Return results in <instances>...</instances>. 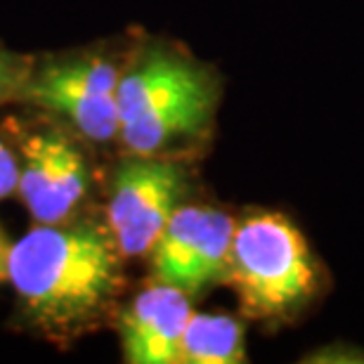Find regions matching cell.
I'll use <instances>...</instances> for the list:
<instances>
[{
  "instance_id": "6da1fadb",
  "label": "cell",
  "mask_w": 364,
  "mask_h": 364,
  "mask_svg": "<svg viewBox=\"0 0 364 364\" xmlns=\"http://www.w3.org/2000/svg\"><path fill=\"white\" fill-rule=\"evenodd\" d=\"M123 253L109 228L92 223L36 225L12 242L7 282L21 317L55 343L81 336L121 289Z\"/></svg>"
},
{
  "instance_id": "7a4b0ae2",
  "label": "cell",
  "mask_w": 364,
  "mask_h": 364,
  "mask_svg": "<svg viewBox=\"0 0 364 364\" xmlns=\"http://www.w3.org/2000/svg\"><path fill=\"white\" fill-rule=\"evenodd\" d=\"M116 100L119 137L130 154H161L208 126L218 88L201 64L173 50L151 48L121 74Z\"/></svg>"
},
{
  "instance_id": "3957f363",
  "label": "cell",
  "mask_w": 364,
  "mask_h": 364,
  "mask_svg": "<svg viewBox=\"0 0 364 364\" xmlns=\"http://www.w3.org/2000/svg\"><path fill=\"white\" fill-rule=\"evenodd\" d=\"M228 277L244 312L256 319L289 315L317 289L308 242L279 213H253L237 223Z\"/></svg>"
},
{
  "instance_id": "277c9868",
  "label": "cell",
  "mask_w": 364,
  "mask_h": 364,
  "mask_svg": "<svg viewBox=\"0 0 364 364\" xmlns=\"http://www.w3.org/2000/svg\"><path fill=\"white\" fill-rule=\"evenodd\" d=\"M185 192L182 168L159 154H130L114 173L107 223L123 258L147 256Z\"/></svg>"
},
{
  "instance_id": "5b68a950",
  "label": "cell",
  "mask_w": 364,
  "mask_h": 364,
  "mask_svg": "<svg viewBox=\"0 0 364 364\" xmlns=\"http://www.w3.org/2000/svg\"><path fill=\"white\" fill-rule=\"evenodd\" d=\"M121 71L102 57L55 62L31 71L19 97L67 119L83 137L107 142L119 137V92Z\"/></svg>"
},
{
  "instance_id": "8992f818",
  "label": "cell",
  "mask_w": 364,
  "mask_h": 364,
  "mask_svg": "<svg viewBox=\"0 0 364 364\" xmlns=\"http://www.w3.org/2000/svg\"><path fill=\"white\" fill-rule=\"evenodd\" d=\"M237 223L206 206H178L151 249V274L187 296L228 274Z\"/></svg>"
},
{
  "instance_id": "52a82bcc",
  "label": "cell",
  "mask_w": 364,
  "mask_h": 364,
  "mask_svg": "<svg viewBox=\"0 0 364 364\" xmlns=\"http://www.w3.org/2000/svg\"><path fill=\"white\" fill-rule=\"evenodd\" d=\"M88 187V161L67 135L48 130L24 142L17 192L38 225L71 220Z\"/></svg>"
},
{
  "instance_id": "ba28073f",
  "label": "cell",
  "mask_w": 364,
  "mask_h": 364,
  "mask_svg": "<svg viewBox=\"0 0 364 364\" xmlns=\"http://www.w3.org/2000/svg\"><path fill=\"white\" fill-rule=\"evenodd\" d=\"M189 317V296L176 287L156 282L137 294L119 319L126 362L178 364Z\"/></svg>"
},
{
  "instance_id": "9c48e42d",
  "label": "cell",
  "mask_w": 364,
  "mask_h": 364,
  "mask_svg": "<svg viewBox=\"0 0 364 364\" xmlns=\"http://www.w3.org/2000/svg\"><path fill=\"white\" fill-rule=\"evenodd\" d=\"M246 360L244 326L230 315L192 312L182 336L180 362L185 364H239Z\"/></svg>"
},
{
  "instance_id": "30bf717a",
  "label": "cell",
  "mask_w": 364,
  "mask_h": 364,
  "mask_svg": "<svg viewBox=\"0 0 364 364\" xmlns=\"http://www.w3.org/2000/svg\"><path fill=\"white\" fill-rule=\"evenodd\" d=\"M31 67L24 57L12 55L7 50L0 48V102L7 97H14V95H21L24 85L31 76Z\"/></svg>"
},
{
  "instance_id": "8fae6325",
  "label": "cell",
  "mask_w": 364,
  "mask_h": 364,
  "mask_svg": "<svg viewBox=\"0 0 364 364\" xmlns=\"http://www.w3.org/2000/svg\"><path fill=\"white\" fill-rule=\"evenodd\" d=\"M19 187V159L0 140V199H7Z\"/></svg>"
},
{
  "instance_id": "7c38bea8",
  "label": "cell",
  "mask_w": 364,
  "mask_h": 364,
  "mask_svg": "<svg viewBox=\"0 0 364 364\" xmlns=\"http://www.w3.org/2000/svg\"><path fill=\"white\" fill-rule=\"evenodd\" d=\"M10 251H12V242L5 237V232L0 230V282H7V265H10Z\"/></svg>"
}]
</instances>
